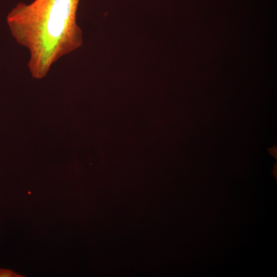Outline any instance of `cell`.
I'll return each mask as SVG.
<instances>
[{
    "mask_svg": "<svg viewBox=\"0 0 277 277\" xmlns=\"http://www.w3.org/2000/svg\"><path fill=\"white\" fill-rule=\"evenodd\" d=\"M22 276L16 274L12 270L6 269H0V277H18Z\"/></svg>",
    "mask_w": 277,
    "mask_h": 277,
    "instance_id": "7a4b0ae2",
    "label": "cell"
},
{
    "mask_svg": "<svg viewBox=\"0 0 277 277\" xmlns=\"http://www.w3.org/2000/svg\"><path fill=\"white\" fill-rule=\"evenodd\" d=\"M80 0H34L18 3L6 20L16 42L26 48L33 77L42 78L52 65L83 44L76 22Z\"/></svg>",
    "mask_w": 277,
    "mask_h": 277,
    "instance_id": "6da1fadb",
    "label": "cell"
}]
</instances>
